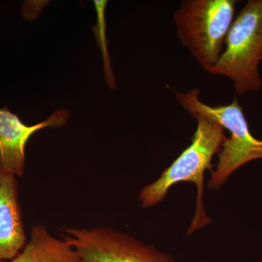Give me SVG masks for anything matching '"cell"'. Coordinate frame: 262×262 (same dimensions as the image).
<instances>
[{
	"instance_id": "obj_1",
	"label": "cell",
	"mask_w": 262,
	"mask_h": 262,
	"mask_svg": "<svg viewBox=\"0 0 262 262\" xmlns=\"http://www.w3.org/2000/svg\"><path fill=\"white\" fill-rule=\"evenodd\" d=\"M196 128L190 145L183 151L161 176L141 189L139 198L141 206L148 208L157 206L165 199L169 189L180 182H190L196 186L195 213L188 229V234L208 225L211 220L206 215L203 204L204 175L213 168L212 160L220 152L227 139L225 129L213 120L196 116Z\"/></svg>"
},
{
	"instance_id": "obj_2",
	"label": "cell",
	"mask_w": 262,
	"mask_h": 262,
	"mask_svg": "<svg viewBox=\"0 0 262 262\" xmlns=\"http://www.w3.org/2000/svg\"><path fill=\"white\" fill-rule=\"evenodd\" d=\"M173 93L177 102L193 117H206L230 133V138L226 139L218 154L215 170H212L208 182L209 189H220L229 177L245 164L262 159V140H258L251 134L237 98L228 105L213 106L201 101L198 89L187 93Z\"/></svg>"
},
{
	"instance_id": "obj_3",
	"label": "cell",
	"mask_w": 262,
	"mask_h": 262,
	"mask_svg": "<svg viewBox=\"0 0 262 262\" xmlns=\"http://www.w3.org/2000/svg\"><path fill=\"white\" fill-rule=\"evenodd\" d=\"M236 4V0H182L174 13L179 40L206 72L223 52Z\"/></svg>"
},
{
	"instance_id": "obj_4",
	"label": "cell",
	"mask_w": 262,
	"mask_h": 262,
	"mask_svg": "<svg viewBox=\"0 0 262 262\" xmlns=\"http://www.w3.org/2000/svg\"><path fill=\"white\" fill-rule=\"evenodd\" d=\"M225 46L208 73L228 77L237 95L257 92L262 86V0H248L234 19Z\"/></svg>"
},
{
	"instance_id": "obj_5",
	"label": "cell",
	"mask_w": 262,
	"mask_h": 262,
	"mask_svg": "<svg viewBox=\"0 0 262 262\" xmlns=\"http://www.w3.org/2000/svg\"><path fill=\"white\" fill-rule=\"evenodd\" d=\"M63 233L82 262H176L153 245L110 227H66Z\"/></svg>"
},
{
	"instance_id": "obj_6",
	"label": "cell",
	"mask_w": 262,
	"mask_h": 262,
	"mask_svg": "<svg viewBox=\"0 0 262 262\" xmlns=\"http://www.w3.org/2000/svg\"><path fill=\"white\" fill-rule=\"evenodd\" d=\"M67 108L57 110L49 118L34 125H25L8 107L0 110V168L16 177L24 175L25 148L33 134L46 127L63 126L70 117Z\"/></svg>"
},
{
	"instance_id": "obj_7",
	"label": "cell",
	"mask_w": 262,
	"mask_h": 262,
	"mask_svg": "<svg viewBox=\"0 0 262 262\" xmlns=\"http://www.w3.org/2000/svg\"><path fill=\"white\" fill-rule=\"evenodd\" d=\"M26 244L17 177L0 168V261L15 257Z\"/></svg>"
},
{
	"instance_id": "obj_8",
	"label": "cell",
	"mask_w": 262,
	"mask_h": 262,
	"mask_svg": "<svg viewBox=\"0 0 262 262\" xmlns=\"http://www.w3.org/2000/svg\"><path fill=\"white\" fill-rule=\"evenodd\" d=\"M0 262H82L64 239L56 238L42 225L34 226L30 239L15 257Z\"/></svg>"
},
{
	"instance_id": "obj_9",
	"label": "cell",
	"mask_w": 262,
	"mask_h": 262,
	"mask_svg": "<svg viewBox=\"0 0 262 262\" xmlns=\"http://www.w3.org/2000/svg\"><path fill=\"white\" fill-rule=\"evenodd\" d=\"M97 12V23L94 27V31L96 34L98 46L102 52L103 66H104L105 78L108 87L113 90L116 88V81L111 67V60L108 56V43L106 37V20H105V9H106L107 1H94Z\"/></svg>"
}]
</instances>
